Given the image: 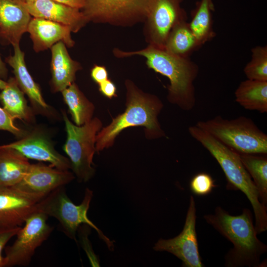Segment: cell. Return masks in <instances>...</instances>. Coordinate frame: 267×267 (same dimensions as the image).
I'll return each mask as SVG.
<instances>
[{
	"mask_svg": "<svg viewBox=\"0 0 267 267\" xmlns=\"http://www.w3.org/2000/svg\"><path fill=\"white\" fill-rule=\"evenodd\" d=\"M126 109L97 133V152L112 146L120 133L129 127H144L146 137L149 139L166 136L158 120L164 107L162 101L155 95L144 92L130 81L126 82Z\"/></svg>",
	"mask_w": 267,
	"mask_h": 267,
	"instance_id": "cell-1",
	"label": "cell"
},
{
	"mask_svg": "<svg viewBox=\"0 0 267 267\" xmlns=\"http://www.w3.org/2000/svg\"><path fill=\"white\" fill-rule=\"evenodd\" d=\"M118 57L133 55L144 56L148 67L167 77L168 101L182 110L189 111L196 104L194 81L199 73L198 65L189 57L172 54L164 49L150 44L141 50L125 52L115 50Z\"/></svg>",
	"mask_w": 267,
	"mask_h": 267,
	"instance_id": "cell-2",
	"label": "cell"
},
{
	"mask_svg": "<svg viewBox=\"0 0 267 267\" xmlns=\"http://www.w3.org/2000/svg\"><path fill=\"white\" fill-rule=\"evenodd\" d=\"M203 218L233 245L225 256L226 267L260 266L267 246L257 236L250 210L244 209L240 215L232 216L218 206L214 214L205 215Z\"/></svg>",
	"mask_w": 267,
	"mask_h": 267,
	"instance_id": "cell-3",
	"label": "cell"
},
{
	"mask_svg": "<svg viewBox=\"0 0 267 267\" xmlns=\"http://www.w3.org/2000/svg\"><path fill=\"white\" fill-rule=\"evenodd\" d=\"M190 135L205 148L222 170L228 186L242 191L251 203L255 218L257 234L267 229V209L260 201V196L251 176L241 162L239 153L215 139L196 125L189 126Z\"/></svg>",
	"mask_w": 267,
	"mask_h": 267,
	"instance_id": "cell-4",
	"label": "cell"
},
{
	"mask_svg": "<svg viewBox=\"0 0 267 267\" xmlns=\"http://www.w3.org/2000/svg\"><path fill=\"white\" fill-rule=\"evenodd\" d=\"M195 125L239 154H267V135L250 118L228 120L219 115Z\"/></svg>",
	"mask_w": 267,
	"mask_h": 267,
	"instance_id": "cell-5",
	"label": "cell"
},
{
	"mask_svg": "<svg viewBox=\"0 0 267 267\" xmlns=\"http://www.w3.org/2000/svg\"><path fill=\"white\" fill-rule=\"evenodd\" d=\"M92 196L93 191L87 188L82 203L76 205L67 196L64 186L60 187L42 199L38 206V211L58 220L64 233L76 242V234L78 228L81 224H87L95 229L99 237L106 244L108 249L113 250V242L87 216Z\"/></svg>",
	"mask_w": 267,
	"mask_h": 267,
	"instance_id": "cell-6",
	"label": "cell"
},
{
	"mask_svg": "<svg viewBox=\"0 0 267 267\" xmlns=\"http://www.w3.org/2000/svg\"><path fill=\"white\" fill-rule=\"evenodd\" d=\"M62 114L67 133L63 150L69 157L71 169L78 181L87 182L95 173L93 158L96 152V137L102 128V123L94 117L88 123L77 126L70 121L66 113Z\"/></svg>",
	"mask_w": 267,
	"mask_h": 267,
	"instance_id": "cell-7",
	"label": "cell"
},
{
	"mask_svg": "<svg viewBox=\"0 0 267 267\" xmlns=\"http://www.w3.org/2000/svg\"><path fill=\"white\" fill-rule=\"evenodd\" d=\"M48 216L37 211L26 221L11 245L5 247V267L27 266L38 247L47 239L53 227L47 223Z\"/></svg>",
	"mask_w": 267,
	"mask_h": 267,
	"instance_id": "cell-8",
	"label": "cell"
},
{
	"mask_svg": "<svg viewBox=\"0 0 267 267\" xmlns=\"http://www.w3.org/2000/svg\"><path fill=\"white\" fill-rule=\"evenodd\" d=\"M196 219L195 200L191 195L182 231L173 238H160L155 244L153 249L157 251H166L173 254L182 261V267H204L199 252L195 228Z\"/></svg>",
	"mask_w": 267,
	"mask_h": 267,
	"instance_id": "cell-9",
	"label": "cell"
},
{
	"mask_svg": "<svg viewBox=\"0 0 267 267\" xmlns=\"http://www.w3.org/2000/svg\"><path fill=\"white\" fill-rule=\"evenodd\" d=\"M46 195L24 191L16 186L0 188V231L20 227L38 211Z\"/></svg>",
	"mask_w": 267,
	"mask_h": 267,
	"instance_id": "cell-10",
	"label": "cell"
},
{
	"mask_svg": "<svg viewBox=\"0 0 267 267\" xmlns=\"http://www.w3.org/2000/svg\"><path fill=\"white\" fill-rule=\"evenodd\" d=\"M183 0H149L146 17L150 44L164 49L173 27L187 20L186 12L181 6Z\"/></svg>",
	"mask_w": 267,
	"mask_h": 267,
	"instance_id": "cell-11",
	"label": "cell"
},
{
	"mask_svg": "<svg viewBox=\"0 0 267 267\" xmlns=\"http://www.w3.org/2000/svg\"><path fill=\"white\" fill-rule=\"evenodd\" d=\"M149 0H85L82 12L88 22L123 23L146 17Z\"/></svg>",
	"mask_w": 267,
	"mask_h": 267,
	"instance_id": "cell-12",
	"label": "cell"
},
{
	"mask_svg": "<svg viewBox=\"0 0 267 267\" xmlns=\"http://www.w3.org/2000/svg\"><path fill=\"white\" fill-rule=\"evenodd\" d=\"M5 145L28 159L50 163L51 166L61 170L71 169L70 160L58 153L49 138L37 130L25 134L20 139Z\"/></svg>",
	"mask_w": 267,
	"mask_h": 267,
	"instance_id": "cell-13",
	"label": "cell"
},
{
	"mask_svg": "<svg viewBox=\"0 0 267 267\" xmlns=\"http://www.w3.org/2000/svg\"><path fill=\"white\" fill-rule=\"evenodd\" d=\"M75 178L69 170H61L51 165L38 163L31 164L23 179L15 186L29 192L47 195Z\"/></svg>",
	"mask_w": 267,
	"mask_h": 267,
	"instance_id": "cell-14",
	"label": "cell"
},
{
	"mask_svg": "<svg viewBox=\"0 0 267 267\" xmlns=\"http://www.w3.org/2000/svg\"><path fill=\"white\" fill-rule=\"evenodd\" d=\"M31 19L23 4L13 0H0V40L13 46L19 44Z\"/></svg>",
	"mask_w": 267,
	"mask_h": 267,
	"instance_id": "cell-15",
	"label": "cell"
},
{
	"mask_svg": "<svg viewBox=\"0 0 267 267\" xmlns=\"http://www.w3.org/2000/svg\"><path fill=\"white\" fill-rule=\"evenodd\" d=\"M23 4L34 17L66 25L73 32H78L88 22L81 9L53 0H37Z\"/></svg>",
	"mask_w": 267,
	"mask_h": 267,
	"instance_id": "cell-16",
	"label": "cell"
},
{
	"mask_svg": "<svg viewBox=\"0 0 267 267\" xmlns=\"http://www.w3.org/2000/svg\"><path fill=\"white\" fill-rule=\"evenodd\" d=\"M27 32L32 40L34 50L37 52L51 48L59 42H63L68 47L74 45L71 38V28L49 20L37 17L31 18Z\"/></svg>",
	"mask_w": 267,
	"mask_h": 267,
	"instance_id": "cell-17",
	"label": "cell"
},
{
	"mask_svg": "<svg viewBox=\"0 0 267 267\" xmlns=\"http://www.w3.org/2000/svg\"><path fill=\"white\" fill-rule=\"evenodd\" d=\"M50 48L51 89L53 92H61L74 82L76 73L81 67L71 58L63 42H59Z\"/></svg>",
	"mask_w": 267,
	"mask_h": 267,
	"instance_id": "cell-18",
	"label": "cell"
},
{
	"mask_svg": "<svg viewBox=\"0 0 267 267\" xmlns=\"http://www.w3.org/2000/svg\"><path fill=\"white\" fill-rule=\"evenodd\" d=\"M14 54L5 59V61L12 67L15 78L21 90L30 98L31 102L38 109L46 110L48 105L44 100L38 85L34 81L27 68L25 54L19 44L13 46Z\"/></svg>",
	"mask_w": 267,
	"mask_h": 267,
	"instance_id": "cell-19",
	"label": "cell"
},
{
	"mask_svg": "<svg viewBox=\"0 0 267 267\" xmlns=\"http://www.w3.org/2000/svg\"><path fill=\"white\" fill-rule=\"evenodd\" d=\"M30 165L28 159L16 150L0 145V188L19 183Z\"/></svg>",
	"mask_w": 267,
	"mask_h": 267,
	"instance_id": "cell-20",
	"label": "cell"
},
{
	"mask_svg": "<svg viewBox=\"0 0 267 267\" xmlns=\"http://www.w3.org/2000/svg\"><path fill=\"white\" fill-rule=\"evenodd\" d=\"M234 94L235 101L244 109L267 112V81L247 79L240 82Z\"/></svg>",
	"mask_w": 267,
	"mask_h": 267,
	"instance_id": "cell-21",
	"label": "cell"
},
{
	"mask_svg": "<svg viewBox=\"0 0 267 267\" xmlns=\"http://www.w3.org/2000/svg\"><path fill=\"white\" fill-rule=\"evenodd\" d=\"M3 108L14 120L30 122L32 113L27 105L24 92L19 87L15 78L10 77L0 93Z\"/></svg>",
	"mask_w": 267,
	"mask_h": 267,
	"instance_id": "cell-22",
	"label": "cell"
},
{
	"mask_svg": "<svg viewBox=\"0 0 267 267\" xmlns=\"http://www.w3.org/2000/svg\"><path fill=\"white\" fill-rule=\"evenodd\" d=\"M200 47V45L189 28L188 22L184 20L178 22L173 27L164 49L175 55L189 57Z\"/></svg>",
	"mask_w": 267,
	"mask_h": 267,
	"instance_id": "cell-23",
	"label": "cell"
},
{
	"mask_svg": "<svg viewBox=\"0 0 267 267\" xmlns=\"http://www.w3.org/2000/svg\"><path fill=\"white\" fill-rule=\"evenodd\" d=\"M214 10L212 0H200L197 2L191 21L188 22L191 32L201 46L216 35L213 27L212 11Z\"/></svg>",
	"mask_w": 267,
	"mask_h": 267,
	"instance_id": "cell-24",
	"label": "cell"
},
{
	"mask_svg": "<svg viewBox=\"0 0 267 267\" xmlns=\"http://www.w3.org/2000/svg\"><path fill=\"white\" fill-rule=\"evenodd\" d=\"M61 92L75 125L82 126L93 118L94 105L74 82Z\"/></svg>",
	"mask_w": 267,
	"mask_h": 267,
	"instance_id": "cell-25",
	"label": "cell"
},
{
	"mask_svg": "<svg viewBox=\"0 0 267 267\" xmlns=\"http://www.w3.org/2000/svg\"><path fill=\"white\" fill-rule=\"evenodd\" d=\"M240 159L258 190L261 202L267 204V159L259 154H239Z\"/></svg>",
	"mask_w": 267,
	"mask_h": 267,
	"instance_id": "cell-26",
	"label": "cell"
},
{
	"mask_svg": "<svg viewBox=\"0 0 267 267\" xmlns=\"http://www.w3.org/2000/svg\"><path fill=\"white\" fill-rule=\"evenodd\" d=\"M251 52V59L243 70L247 79L267 81V46H256Z\"/></svg>",
	"mask_w": 267,
	"mask_h": 267,
	"instance_id": "cell-27",
	"label": "cell"
},
{
	"mask_svg": "<svg viewBox=\"0 0 267 267\" xmlns=\"http://www.w3.org/2000/svg\"><path fill=\"white\" fill-rule=\"evenodd\" d=\"M216 185L212 177L206 173L195 175L190 182L191 191L197 195H206L210 193Z\"/></svg>",
	"mask_w": 267,
	"mask_h": 267,
	"instance_id": "cell-28",
	"label": "cell"
},
{
	"mask_svg": "<svg viewBox=\"0 0 267 267\" xmlns=\"http://www.w3.org/2000/svg\"><path fill=\"white\" fill-rule=\"evenodd\" d=\"M14 120L3 108L0 107V130L8 131L19 137L23 136L25 134L15 126Z\"/></svg>",
	"mask_w": 267,
	"mask_h": 267,
	"instance_id": "cell-29",
	"label": "cell"
},
{
	"mask_svg": "<svg viewBox=\"0 0 267 267\" xmlns=\"http://www.w3.org/2000/svg\"><path fill=\"white\" fill-rule=\"evenodd\" d=\"M88 226H85V228H84V226L82 227L81 226H80L78 228V229H79V232L81 242L86 253L87 254L92 266L99 267L97 258L92 250L90 242H89V240L88 238V234H87L88 232L86 230Z\"/></svg>",
	"mask_w": 267,
	"mask_h": 267,
	"instance_id": "cell-30",
	"label": "cell"
},
{
	"mask_svg": "<svg viewBox=\"0 0 267 267\" xmlns=\"http://www.w3.org/2000/svg\"><path fill=\"white\" fill-rule=\"evenodd\" d=\"M21 226L16 228L3 230L0 231V267H5V260L4 257L2 256L3 250L8 241L15 236Z\"/></svg>",
	"mask_w": 267,
	"mask_h": 267,
	"instance_id": "cell-31",
	"label": "cell"
},
{
	"mask_svg": "<svg viewBox=\"0 0 267 267\" xmlns=\"http://www.w3.org/2000/svg\"><path fill=\"white\" fill-rule=\"evenodd\" d=\"M91 77L96 83L100 84L108 79V72L105 67L95 65L91 69Z\"/></svg>",
	"mask_w": 267,
	"mask_h": 267,
	"instance_id": "cell-32",
	"label": "cell"
},
{
	"mask_svg": "<svg viewBox=\"0 0 267 267\" xmlns=\"http://www.w3.org/2000/svg\"><path fill=\"white\" fill-rule=\"evenodd\" d=\"M99 90L106 97L111 98L115 96L116 88L115 84L110 80L107 79L99 84Z\"/></svg>",
	"mask_w": 267,
	"mask_h": 267,
	"instance_id": "cell-33",
	"label": "cell"
},
{
	"mask_svg": "<svg viewBox=\"0 0 267 267\" xmlns=\"http://www.w3.org/2000/svg\"><path fill=\"white\" fill-rule=\"evenodd\" d=\"M66 5L81 9L84 4L85 0H53Z\"/></svg>",
	"mask_w": 267,
	"mask_h": 267,
	"instance_id": "cell-34",
	"label": "cell"
},
{
	"mask_svg": "<svg viewBox=\"0 0 267 267\" xmlns=\"http://www.w3.org/2000/svg\"><path fill=\"white\" fill-rule=\"evenodd\" d=\"M7 77V69L0 55V79H5Z\"/></svg>",
	"mask_w": 267,
	"mask_h": 267,
	"instance_id": "cell-35",
	"label": "cell"
},
{
	"mask_svg": "<svg viewBox=\"0 0 267 267\" xmlns=\"http://www.w3.org/2000/svg\"><path fill=\"white\" fill-rule=\"evenodd\" d=\"M17 2L22 4H27L33 2L37 0H13Z\"/></svg>",
	"mask_w": 267,
	"mask_h": 267,
	"instance_id": "cell-36",
	"label": "cell"
},
{
	"mask_svg": "<svg viewBox=\"0 0 267 267\" xmlns=\"http://www.w3.org/2000/svg\"><path fill=\"white\" fill-rule=\"evenodd\" d=\"M6 82H5L4 81L0 79V89L2 90V89H3L6 86Z\"/></svg>",
	"mask_w": 267,
	"mask_h": 267,
	"instance_id": "cell-37",
	"label": "cell"
}]
</instances>
